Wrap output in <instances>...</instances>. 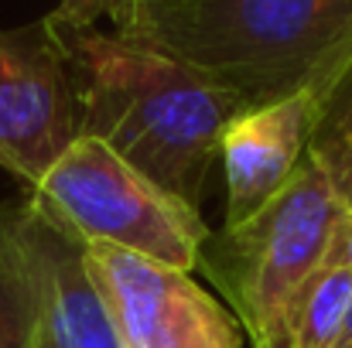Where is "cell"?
Listing matches in <instances>:
<instances>
[{
  "mask_svg": "<svg viewBox=\"0 0 352 348\" xmlns=\"http://www.w3.org/2000/svg\"><path fill=\"white\" fill-rule=\"evenodd\" d=\"M79 89L82 133L100 137L137 171L199 209L239 96L140 38L52 24Z\"/></svg>",
  "mask_w": 352,
  "mask_h": 348,
  "instance_id": "cell-1",
  "label": "cell"
},
{
  "mask_svg": "<svg viewBox=\"0 0 352 348\" xmlns=\"http://www.w3.org/2000/svg\"><path fill=\"white\" fill-rule=\"evenodd\" d=\"M123 34L195 65L243 106L308 93L318 110L352 65V0L144 3Z\"/></svg>",
  "mask_w": 352,
  "mask_h": 348,
  "instance_id": "cell-2",
  "label": "cell"
},
{
  "mask_svg": "<svg viewBox=\"0 0 352 348\" xmlns=\"http://www.w3.org/2000/svg\"><path fill=\"white\" fill-rule=\"evenodd\" d=\"M28 205L79 246H113L185 273L202 266L212 239L192 202L161 188L89 133H79L48 167Z\"/></svg>",
  "mask_w": 352,
  "mask_h": 348,
  "instance_id": "cell-3",
  "label": "cell"
},
{
  "mask_svg": "<svg viewBox=\"0 0 352 348\" xmlns=\"http://www.w3.org/2000/svg\"><path fill=\"white\" fill-rule=\"evenodd\" d=\"M349 202L308 161L287 192L239 229L212 242V277L233 301L253 348H291V325L308 283L329 263Z\"/></svg>",
  "mask_w": 352,
  "mask_h": 348,
  "instance_id": "cell-4",
  "label": "cell"
},
{
  "mask_svg": "<svg viewBox=\"0 0 352 348\" xmlns=\"http://www.w3.org/2000/svg\"><path fill=\"white\" fill-rule=\"evenodd\" d=\"M123 348H243V325L192 273L123 253L82 246Z\"/></svg>",
  "mask_w": 352,
  "mask_h": 348,
  "instance_id": "cell-5",
  "label": "cell"
},
{
  "mask_svg": "<svg viewBox=\"0 0 352 348\" xmlns=\"http://www.w3.org/2000/svg\"><path fill=\"white\" fill-rule=\"evenodd\" d=\"M82 133L69 58L45 21L0 34V167L34 188Z\"/></svg>",
  "mask_w": 352,
  "mask_h": 348,
  "instance_id": "cell-6",
  "label": "cell"
},
{
  "mask_svg": "<svg viewBox=\"0 0 352 348\" xmlns=\"http://www.w3.org/2000/svg\"><path fill=\"white\" fill-rule=\"evenodd\" d=\"M315 100L308 93L246 106L223 133L219 164L226 181L223 229H239L277 202L308 164Z\"/></svg>",
  "mask_w": 352,
  "mask_h": 348,
  "instance_id": "cell-7",
  "label": "cell"
},
{
  "mask_svg": "<svg viewBox=\"0 0 352 348\" xmlns=\"http://www.w3.org/2000/svg\"><path fill=\"white\" fill-rule=\"evenodd\" d=\"M21 229L28 239L38 287L41 318L55 348H123L117 325L96 280L86 270L82 246L48 226L31 205H21Z\"/></svg>",
  "mask_w": 352,
  "mask_h": 348,
  "instance_id": "cell-8",
  "label": "cell"
},
{
  "mask_svg": "<svg viewBox=\"0 0 352 348\" xmlns=\"http://www.w3.org/2000/svg\"><path fill=\"white\" fill-rule=\"evenodd\" d=\"M41 325L38 270L21 229V209H10L0 226V348H38Z\"/></svg>",
  "mask_w": 352,
  "mask_h": 348,
  "instance_id": "cell-9",
  "label": "cell"
},
{
  "mask_svg": "<svg viewBox=\"0 0 352 348\" xmlns=\"http://www.w3.org/2000/svg\"><path fill=\"white\" fill-rule=\"evenodd\" d=\"M308 161L339 188L346 202H352V65L315 110Z\"/></svg>",
  "mask_w": 352,
  "mask_h": 348,
  "instance_id": "cell-10",
  "label": "cell"
},
{
  "mask_svg": "<svg viewBox=\"0 0 352 348\" xmlns=\"http://www.w3.org/2000/svg\"><path fill=\"white\" fill-rule=\"evenodd\" d=\"M352 301V270L346 266H322L318 277L308 283L294 325H291V348H336L346 311Z\"/></svg>",
  "mask_w": 352,
  "mask_h": 348,
  "instance_id": "cell-11",
  "label": "cell"
},
{
  "mask_svg": "<svg viewBox=\"0 0 352 348\" xmlns=\"http://www.w3.org/2000/svg\"><path fill=\"white\" fill-rule=\"evenodd\" d=\"M144 0H62L48 21L52 24H69V27H100V21H113V31H130Z\"/></svg>",
  "mask_w": 352,
  "mask_h": 348,
  "instance_id": "cell-12",
  "label": "cell"
},
{
  "mask_svg": "<svg viewBox=\"0 0 352 348\" xmlns=\"http://www.w3.org/2000/svg\"><path fill=\"white\" fill-rule=\"evenodd\" d=\"M325 266H346V270H352V202H349V209H346V219L339 226V235L332 242V253H329V263Z\"/></svg>",
  "mask_w": 352,
  "mask_h": 348,
  "instance_id": "cell-13",
  "label": "cell"
},
{
  "mask_svg": "<svg viewBox=\"0 0 352 348\" xmlns=\"http://www.w3.org/2000/svg\"><path fill=\"white\" fill-rule=\"evenodd\" d=\"M336 348H352V301L349 311H346V325H342V335H339V345Z\"/></svg>",
  "mask_w": 352,
  "mask_h": 348,
  "instance_id": "cell-14",
  "label": "cell"
},
{
  "mask_svg": "<svg viewBox=\"0 0 352 348\" xmlns=\"http://www.w3.org/2000/svg\"><path fill=\"white\" fill-rule=\"evenodd\" d=\"M38 348H55V345H52V338H48V332H45V325H41V338H38Z\"/></svg>",
  "mask_w": 352,
  "mask_h": 348,
  "instance_id": "cell-15",
  "label": "cell"
},
{
  "mask_svg": "<svg viewBox=\"0 0 352 348\" xmlns=\"http://www.w3.org/2000/svg\"><path fill=\"white\" fill-rule=\"evenodd\" d=\"M7 216H10V209H0V226L7 222Z\"/></svg>",
  "mask_w": 352,
  "mask_h": 348,
  "instance_id": "cell-16",
  "label": "cell"
},
{
  "mask_svg": "<svg viewBox=\"0 0 352 348\" xmlns=\"http://www.w3.org/2000/svg\"><path fill=\"white\" fill-rule=\"evenodd\" d=\"M144 3H168V0H144ZM140 10H144V7H140ZM137 17H140V14H137Z\"/></svg>",
  "mask_w": 352,
  "mask_h": 348,
  "instance_id": "cell-17",
  "label": "cell"
}]
</instances>
